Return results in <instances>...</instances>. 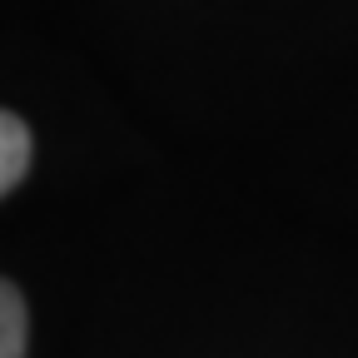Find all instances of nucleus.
Here are the masks:
<instances>
[{"instance_id": "obj_1", "label": "nucleus", "mask_w": 358, "mask_h": 358, "mask_svg": "<svg viewBox=\"0 0 358 358\" xmlns=\"http://www.w3.org/2000/svg\"><path fill=\"white\" fill-rule=\"evenodd\" d=\"M30 169V129L20 115L0 110V194H10Z\"/></svg>"}, {"instance_id": "obj_2", "label": "nucleus", "mask_w": 358, "mask_h": 358, "mask_svg": "<svg viewBox=\"0 0 358 358\" xmlns=\"http://www.w3.org/2000/svg\"><path fill=\"white\" fill-rule=\"evenodd\" d=\"M0 358H25V299L0 279Z\"/></svg>"}]
</instances>
